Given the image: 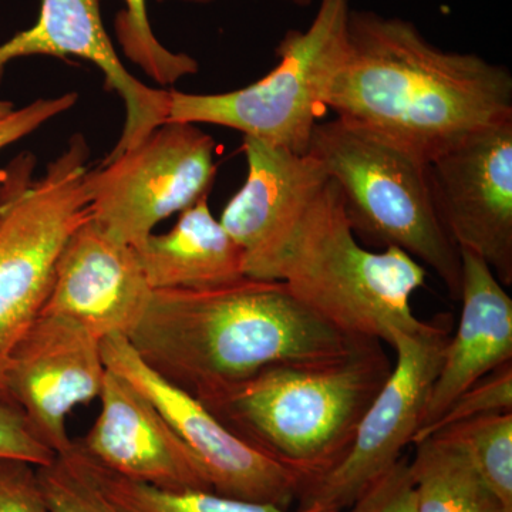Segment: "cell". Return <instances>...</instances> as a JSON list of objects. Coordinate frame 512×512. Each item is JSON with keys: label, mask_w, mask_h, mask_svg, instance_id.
Wrapping results in <instances>:
<instances>
[{"label": "cell", "mask_w": 512, "mask_h": 512, "mask_svg": "<svg viewBox=\"0 0 512 512\" xmlns=\"http://www.w3.org/2000/svg\"><path fill=\"white\" fill-rule=\"evenodd\" d=\"M326 106L424 163L512 120V76L476 53L447 52L414 23L352 10L348 53Z\"/></svg>", "instance_id": "6da1fadb"}, {"label": "cell", "mask_w": 512, "mask_h": 512, "mask_svg": "<svg viewBox=\"0 0 512 512\" xmlns=\"http://www.w3.org/2000/svg\"><path fill=\"white\" fill-rule=\"evenodd\" d=\"M150 369L195 399L279 363L332 360L346 335L278 281L245 278L202 291H153L128 336Z\"/></svg>", "instance_id": "7a4b0ae2"}, {"label": "cell", "mask_w": 512, "mask_h": 512, "mask_svg": "<svg viewBox=\"0 0 512 512\" xmlns=\"http://www.w3.org/2000/svg\"><path fill=\"white\" fill-rule=\"evenodd\" d=\"M244 255L248 278L282 282L353 338L386 343L390 330L423 325L410 299L424 286L426 268L399 248H363L339 185L320 163Z\"/></svg>", "instance_id": "3957f363"}, {"label": "cell", "mask_w": 512, "mask_h": 512, "mask_svg": "<svg viewBox=\"0 0 512 512\" xmlns=\"http://www.w3.org/2000/svg\"><path fill=\"white\" fill-rule=\"evenodd\" d=\"M382 343L365 339L336 359L268 366L198 400L308 487L348 454L363 414L392 372Z\"/></svg>", "instance_id": "277c9868"}, {"label": "cell", "mask_w": 512, "mask_h": 512, "mask_svg": "<svg viewBox=\"0 0 512 512\" xmlns=\"http://www.w3.org/2000/svg\"><path fill=\"white\" fill-rule=\"evenodd\" d=\"M308 154L339 185L356 238L379 251L402 249L436 272L458 299L460 249L437 211L429 164L340 119L316 124Z\"/></svg>", "instance_id": "5b68a950"}, {"label": "cell", "mask_w": 512, "mask_h": 512, "mask_svg": "<svg viewBox=\"0 0 512 512\" xmlns=\"http://www.w3.org/2000/svg\"><path fill=\"white\" fill-rule=\"evenodd\" d=\"M89 154L77 134L39 180H32L33 158L22 157L0 183V400H9L10 352L42 312L64 244L92 217Z\"/></svg>", "instance_id": "8992f818"}, {"label": "cell", "mask_w": 512, "mask_h": 512, "mask_svg": "<svg viewBox=\"0 0 512 512\" xmlns=\"http://www.w3.org/2000/svg\"><path fill=\"white\" fill-rule=\"evenodd\" d=\"M352 10V0H319L308 29L288 30L282 37L278 63L265 77L228 93L170 92L165 121L234 128L305 156L348 53Z\"/></svg>", "instance_id": "52a82bcc"}, {"label": "cell", "mask_w": 512, "mask_h": 512, "mask_svg": "<svg viewBox=\"0 0 512 512\" xmlns=\"http://www.w3.org/2000/svg\"><path fill=\"white\" fill-rule=\"evenodd\" d=\"M215 141L197 124L165 121L86 177L92 218L111 238L138 247L158 222L210 195Z\"/></svg>", "instance_id": "ba28073f"}, {"label": "cell", "mask_w": 512, "mask_h": 512, "mask_svg": "<svg viewBox=\"0 0 512 512\" xmlns=\"http://www.w3.org/2000/svg\"><path fill=\"white\" fill-rule=\"evenodd\" d=\"M451 316L439 315L413 330H390L396 362L363 414L345 458L302 491L301 507L348 510L357 495L393 466L420 427L451 338Z\"/></svg>", "instance_id": "9c48e42d"}, {"label": "cell", "mask_w": 512, "mask_h": 512, "mask_svg": "<svg viewBox=\"0 0 512 512\" xmlns=\"http://www.w3.org/2000/svg\"><path fill=\"white\" fill-rule=\"evenodd\" d=\"M101 355L107 369L133 383L163 414L214 493L285 510L301 497L305 478L239 439L200 400L150 369L126 336L101 340Z\"/></svg>", "instance_id": "30bf717a"}, {"label": "cell", "mask_w": 512, "mask_h": 512, "mask_svg": "<svg viewBox=\"0 0 512 512\" xmlns=\"http://www.w3.org/2000/svg\"><path fill=\"white\" fill-rule=\"evenodd\" d=\"M444 228L512 285V120L481 128L429 163Z\"/></svg>", "instance_id": "8fae6325"}, {"label": "cell", "mask_w": 512, "mask_h": 512, "mask_svg": "<svg viewBox=\"0 0 512 512\" xmlns=\"http://www.w3.org/2000/svg\"><path fill=\"white\" fill-rule=\"evenodd\" d=\"M107 367L101 340L66 316L39 313L10 352L6 396L57 456L73 446L66 419L74 407L99 399Z\"/></svg>", "instance_id": "7c38bea8"}, {"label": "cell", "mask_w": 512, "mask_h": 512, "mask_svg": "<svg viewBox=\"0 0 512 512\" xmlns=\"http://www.w3.org/2000/svg\"><path fill=\"white\" fill-rule=\"evenodd\" d=\"M151 295L134 248L111 238L90 217L64 244L40 313L76 320L100 340L128 338Z\"/></svg>", "instance_id": "4fadbf2b"}, {"label": "cell", "mask_w": 512, "mask_h": 512, "mask_svg": "<svg viewBox=\"0 0 512 512\" xmlns=\"http://www.w3.org/2000/svg\"><path fill=\"white\" fill-rule=\"evenodd\" d=\"M99 417L74 441L87 457L113 473L160 490L212 491L197 458L146 394L107 369Z\"/></svg>", "instance_id": "5bb4252c"}, {"label": "cell", "mask_w": 512, "mask_h": 512, "mask_svg": "<svg viewBox=\"0 0 512 512\" xmlns=\"http://www.w3.org/2000/svg\"><path fill=\"white\" fill-rule=\"evenodd\" d=\"M101 0H40L39 18L32 28L0 45V82L6 66L20 57L76 56L89 60L106 77L126 107L120 140L104 160L136 146L165 123L170 92L153 89L128 73L101 19Z\"/></svg>", "instance_id": "9a60e30c"}, {"label": "cell", "mask_w": 512, "mask_h": 512, "mask_svg": "<svg viewBox=\"0 0 512 512\" xmlns=\"http://www.w3.org/2000/svg\"><path fill=\"white\" fill-rule=\"evenodd\" d=\"M460 256V322L444 350L413 443L460 394L511 362L512 299L483 259L467 251H460Z\"/></svg>", "instance_id": "2e32d148"}, {"label": "cell", "mask_w": 512, "mask_h": 512, "mask_svg": "<svg viewBox=\"0 0 512 512\" xmlns=\"http://www.w3.org/2000/svg\"><path fill=\"white\" fill-rule=\"evenodd\" d=\"M208 197L181 212L170 232L148 235L134 247L153 291H202L247 276L244 251L214 217Z\"/></svg>", "instance_id": "e0dca14e"}, {"label": "cell", "mask_w": 512, "mask_h": 512, "mask_svg": "<svg viewBox=\"0 0 512 512\" xmlns=\"http://www.w3.org/2000/svg\"><path fill=\"white\" fill-rule=\"evenodd\" d=\"M409 463L419 512H508L457 441L433 434Z\"/></svg>", "instance_id": "ac0fdd59"}, {"label": "cell", "mask_w": 512, "mask_h": 512, "mask_svg": "<svg viewBox=\"0 0 512 512\" xmlns=\"http://www.w3.org/2000/svg\"><path fill=\"white\" fill-rule=\"evenodd\" d=\"M67 453L79 464L101 493L123 512H333L319 505L289 511L275 505L235 500L214 491L174 493L160 490L153 485L113 473L109 468L87 457L76 447L74 441Z\"/></svg>", "instance_id": "d6986e66"}, {"label": "cell", "mask_w": 512, "mask_h": 512, "mask_svg": "<svg viewBox=\"0 0 512 512\" xmlns=\"http://www.w3.org/2000/svg\"><path fill=\"white\" fill-rule=\"evenodd\" d=\"M436 434L450 437L467 451L485 483L512 512V412L463 421Z\"/></svg>", "instance_id": "ffe728a7"}, {"label": "cell", "mask_w": 512, "mask_h": 512, "mask_svg": "<svg viewBox=\"0 0 512 512\" xmlns=\"http://www.w3.org/2000/svg\"><path fill=\"white\" fill-rule=\"evenodd\" d=\"M114 30L124 55L157 83L170 86L198 72V63L191 56L171 52L154 35L146 0H124Z\"/></svg>", "instance_id": "44dd1931"}, {"label": "cell", "mask_w": 512, "mask_h": 512, "mask_svg": "<svg viewBox=\"0 0 512 512\" xmlns=\"http://www.w3.org/2000/svg\"><path fill=\"white\" fill-rule=\"evenodd\" d=\"M37 474L53 512H123L101 493L69 453L37 467Z\"/></svg>", "instance_id": "7402d4cb"}, {"label": "cell", "mask_w": 512, "mask_h": 512, "mask_svg": "<svg viewBox=\"0 0 512 512\" xmlns=\"http://www.w3.org/2000/svg\"><path fill=\"white\" fill-rule=\"evenodd\" d=\"M511 412L512 366L510 362L498 367L490 375L460 394L446 412L441 414L440 419L431 424L414 443L463 421L490 416V414Z\"/></svg>", "instance_id": "603a6c76"}, {"label": "cell", "mask_w": 512, "mask_h": 512, "mask_svg": "<svg viewBox=\"0 0 512 512\" xmlns=\"http://www.w3.org/2000/svg\"><path fill=\"white\" fill-rule=\"evenodd\" d=\"M409 463L400 457L357 495L349 512H419Z\"/></svg>", "instance_id": "cb8c5ba5"}, {"label": "cell", "mask_w": 512, "mask_h": 512, "mask_svg": "<svg viewBox=\"0 0 512 512\" xmlns=\"http://www.w3.org/2000/svg\"><path fill=\"white\" fill-rule=\"evenodd\" d=\"M0 512H53L35 464L0 457Z\"/></svg>", "instance_id": "d4e9b609"}, {"label": "cell", "mask_w": 512, "mask_h": 512, "mask_svg": "<svg viewBox=\"0 0 512 512\" xmlns=\"http://www.w3.org/2000/svg\"><path fill=\"white\" fill-rule=\"evenodd\" d=\"M0 457L19 458L37 467L47 466L57 457L36 436L22 410L10 400H0Z\"/></svg>", "instance_id": "484cf974"}, {"label": "cell", "mask_w": 512, "mask_h": 512, "mask_svg": "<svg viewBox=\"0 0 512 512\" xmlns=\"http://www.w3.org/2000/svg\"><path fill=\"white\" fill-rule=\"evenodd\" d=\"M76 101V93H67L56 99L36 100L22 109L13 110L0 120V150L29 136L53 117L72 109Z\"/></svg>", "instance_id": "4316f807"}, {"label": "cell", "mask_w": 512, "mask_h": 512, "mask_svg": "<svg viewBox=\"0 0 512 512\" xmlns=\"http://www.w3.org/2000/svg\"><path fill=\"white\" fill-rule=\"evenodd\" d=\"M158 2H168V0H158ZM175 2L208 3L212 2V0H175ZM285 2L292 3V5L298 6V8H308L313 0H285Z\"/></svg>", "instance_id": "83f0119b"}, {"label": "cell", "mask_w": 512, "mask_h": 512, "mask_svg": "<svg viewBox=\"0 0 512 512\" xmlns=\"http://www.w3.org/2000/svg\"><path fill=\"white\" fill-rule=\"evenodd\" d=\"M13 110H15L13 103H10V101L6 100H0V120H2L3 117L8 116V114L12 113Z\"/></svg>", "instance_id": "f1b7e54d"}]
</instances>
